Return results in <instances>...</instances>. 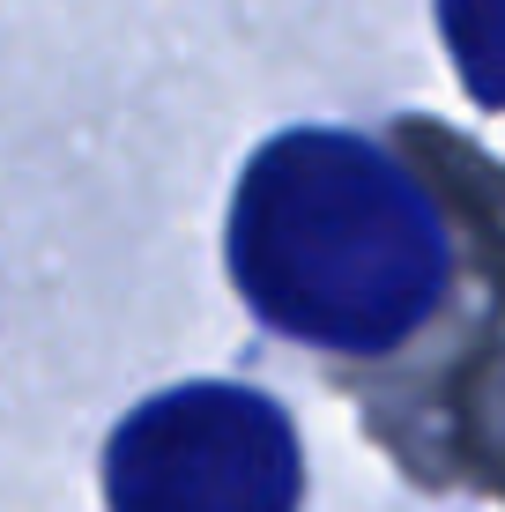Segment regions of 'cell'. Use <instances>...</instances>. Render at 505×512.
<instances>
[{
	"instance_id": "obj_3",
	"label": "cell",
	"mask_w": 505,
	"mask_h": 512,
	"mask_svg": "<svg viewBox=\"0 0 505 512\" xmlns=\"http://www.w3.org/2000/svg\"><path fill=\"white\" fill-rule=\"evenodd\" d=\"M439 38L476 104L505 112V0H439Z\"/></svg>"
},
{
	"instance_id": "obj_1",
	"label": "cell",
	"mask_w": 505,
	"mask_h": 512,
	"mask_svg": "<svg viewBox=\"0 0 505 512\" xmlns=\"http://www.w3.org/2000/svg\"><path fill=\"white\" fill-rule=\"evenodd\" d=\"M231 282L283 342L387 357L439 312L454 238L394 149L342 127H290L238 171Z\"/></svg>"
},
{
	"instance_id": "obj_2",
	"label": "cell",
	"mask_w": 505,
	"mask_h": 512,
	"mask_svg": "<svg viewBox=\"0 0 505 512\" xmlns=\"http://www.w3.org/2000/svg\"><path fill=\"white\" fill-rule=\"evenodd\" d=\"M305 453L260 386H164L104 446L112 512H298Z\"/></svg>"
}]
</instances>
